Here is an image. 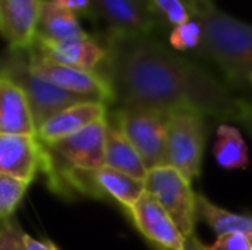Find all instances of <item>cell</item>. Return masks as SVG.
<instances>
[{
	"instance_id": "14",
	"label": "cell",
	"mask_w": 252,
	"mask_h": 250,
	"mask_svg": "<svg viewBox=\"0 0 252 250\" xmlns=\"http://www.w3.org/2000/svg\"><path fill=\"white\" fill-rule=\"evenodd\" d=\"M110 113V108L106 103L101 101H83L74 107H69L67 110L57 113L50 120H47L38 129L36 136L45 146L55 144L62 139L74 136L79 130L96 124L100 120H105Z\"/></svg>"
},
{
	"instance_id": "20",
	"label": "cell",
	"mask_w": 252,
	"mask_h": 250,
	"mask_svg": "<svg viewBox=\"0 0 252 250\" xmlns=\"http://www.w3.org/2000/svg\"><path fill=\"white\" fill-rule=\"evenodd\" d=\"M215 160L225 170H246L249 165V147L237 127L220 124L216 129Z\"/></svg>"
},
{
	"instance_id": "29",
	"label": "cell",
	"mask_w": 252,
	"mask_h": 250,
	"mask_svg": "<svg viewBox=\"0 0 252 250\" xmlns=\"http://www.w3.org/2000/svg\"><path fill=\"white\" fill-rule=\"evenodd\" d=\"M251 83H252V77H251Z\"/></svg>"
},
{
	"instance_id": "9",
	"label": "cell",
	"mask_w": 252,
	"mask_h": 250,
	"mask_svg": "<svg viewBox=\"0 0 252 250\" xmlns=\"http://www.w3.org/2000/svg\"><path fill=\"white\" fill-rule=\"evenodd\" d=\"M106 129L108 117L47 147L53 160L62 167L81 171H96L105 167Z\"/></svg>"
},
{
	"instance_id": "28",
	"label": "cell",
	"mask_w": 252,
	"mask_h": 250,
	"mask_svg": "<svg viewBox=\"0 0 252 250\" xmlns=\"http://www.w3.org/2000/svg\"><path fill=\"white\" fill-rule=\"evenodd\" d=\"M186 250H208V245L202 244V240L197 237L196 233L192 237L187 238V244H186Z\"/></svg>"
},
{
	"instance_id": "7",
	"label": "cell",
	"mask_w": 252,
	"mask_h": 250,
	"mask_svg": "<svg viewBox=\"0 0 252 250\" xmlns=\"http://www.w3.org/2000/svg\"><path fill=\"white\" fill-rule=\"evenodd\" d=\"M103 29L101 41L151 34L159 26L150 0H91L90 17Z\"/></svg>"
},
{
	"instance_id": "13",
	"label": "cell",
	"mask_w": 252,
	"mask_h": 250,
	"mask_svg": "<svg viewBox=\"0 0 252 250\" xmlns=\"http://www.w3.org/2000/svg\"><path fill=\"white\" fill-rule=\"evenodd\" d=\"M30 50L36 52L50 62L76 67V69L94 70V72L101 69L103 62L106 58L105 45L101 43V40L91 36L90 33L60 41V43L34 41V45Z\"/></svg>"
},
{
	"instance_id": "11",
	"label": "cell",
	"mask_w": 252,
	"mask_h": 250,
	"mask_svg": "<svg viewBox=\"0 0 252 250\" xmlns=\"http://www.w3.org/2000/svg\"><path fill=\"white\" fill-rule=\"evenodd\" d=\"M127 214L137 231L156 250H186L187 238L180 233L172 216L150 194H144Z\"/></svg>"
},
{
	"instance_id": "27",
	"label": "cell",
	"mask_w": 252,
	"mask_h": 250,
	"mask_svg": "<svg viewBox=\"0 0 252 250\" xmlns=\"http://www.w3.org/2000/svg\"><path fill=\"white\" fill-rule=\"evenodd\" d=\"M24 244H26V250H59L53 242L50 240H38V238L31 237L26 233L24 237Z\"/></svg>"
},
{
	"instance_id": "2",
	"label": "cell",
	"mask_w": 252,
	"mask_h": 250,
	"mask_svg": "<svg viewBox=\"0 0 252 250\" xmlns=\"http://www.w3.org/2000/svg\"><path fill=\"white\" fill-rule=\"evenodd\" d=\"M192 19L202 28L201 52L232 84L251 83L252 24L223 12L209 0H190Z\"/></svg>"
},
{
	"instance_id": "3",
	"label": "cell",
	"mask_w": 252,
	"mask_h": 250,
	"mask_svg": "<svg viewBox=\"0 0 252 250\" xmlns=\"http://www.w3.org/2000/svg\"><path fill=\"white\" fill-rule=\"evenodd\" d=\"M0 77L12 81L23 89L31 107L36 129H40L45 122L69 107L83 101H91L65 89H60L55 84L34 74L28 60V50L5 48L0 54Z\"/></svg>"
},
{
	"instance_id": "23",
	"label": "cell",
	"mask_w": 252,
	"mask_h": 250,
	"mask_svg": "<svg viewBox=\"0 0 252 250\" xmlns=\"http://www.w3.org/2000/svg\"><path fill=\"white\" fill-rule=\"evenodd\" d=\"M170 47L175 52H187V50H196L202 43V28L196 19L189 21V23L182 24V26L175 28L170 31L168 36Z\"/></svg>"
},
{
	"instance_id": "19",
	"label": "cell",
	"mask_w": 252,
	"mask_h": 250,
	"mask_svg": "<svg viewBox=\"0 0 252 250\" xmlns=\"http://www.w3.org/2000/svg\"><path fill=\"white\" fill-rule=\"evenodd\" d=\"M196 209L197 218L204 221L218 237L225 233H242L252 240V214L230 213L216 206L202 194H197L196 197Z\"/></svg>"
},
{
	"instance_id": "6",
	"label": "cell",
	"mask_w": 252,
	"mask_h": 250,
	"mask_svg": "<svg viewBox=\"0 0 252 250\" xmlns=\"http://www.w3.org/2000/svg\"><path fill=\"white\" fill-rule=\"evenodd\" d=\"M206 134L208 124L202 115L175 113L168 117V167L175 168L190 182L201 175Z\"/></svg>"
},
{
	"instance_id": "5",
	"label": "cell",
	"mask_w": 252,
	"mask_h": 250,
	"mask_svg": "<svg viewBox=\"0 0 252 250\" xmlns=\"http://www.w3.org/2000/svg\"><path fill=\"white\" fill-rule=\"evenodd\" d=\"M146 194L172 216L177 228L186 238L192 237L196 228V197L197 194L190 187V180L172 167H158L148 170L144 178Z\"/></svg>"
},
{
	"instance_id": "24",
	"label": "cell",
	"mask_w": 252,
	"mask_h": 250,
	"mask_svg": "<svg viewBox=\"0 0 252 250\" xmlns=\"http://www.w3.org/2000/svg\"><path fill=\"white\" fill-rule=\"evenodd\" d=\"M26 233L16 218L0 221V250H26Z\"/></svg>"
},
{
	"instance_id": "12",
	"label": "cell",
	"mask_w": 252,
	"mask_h": 250,
	"mask_svg": "<svg viewBox=\"0 0 252 250\" xmlns=\"http://www.w3.org/2000/svg\"><path fill=\"white\" fill-rule=\"evenodd\" d=\"M43 0H0V36L12 50H30L36 41Z\"/></svg>"
},
{
	"instance_id": "22",
	"label": "cell",
	"mask_w": 252,
	"mask_h": 250,
	"mask_svg": "<svg viewBox=\"0 0 252 250\" xmlns=\"http://www.w3.org/2000/svg\"><path fill=\"white\" fill-rule=\"evenodd\" d=\"M151 12L155 14L158 24L172 26V29L192 21L189 2L180 0H150Z\"/></svg>"
},
{
	"instance_id": "1",
	"label": "cell",
	"mask_w": 252,
	"mask_h": 250,
	"mask_svg": "<svg viewBox=\"0 0 252 250\" xmlns=\"http://www.w3.org/2000/svg\"><path fill=\"white\" fill-rule=\"evenodd\" d=\"M106 58L98 72L117 108L163 113H197L239 122L242 101L211 72L184 58L151 34L101 41Z\"/></svg>"
},
{
	"instance_id": "26",
	"label": "cell",
	"mask_w": 252,
	"mask_h": 250,
	"mask_svg": "<svg viewBox=\"0 0 252 250\" xmlns=\"http://www.w3.org/2000/svg\"><path fill=\"white\" fill-rule=\"evenodd\" d=\"M239 124L246 129V132L249 134L252 140V103L251 101H242V110H240Z\"/></svg>"
},
{
	"instance_id": "21",
	"label": "cell",
	"mask_w": 252,
	"mask_h": 250,
	"mask_svg": "<svg viewBox=\"0 0 252 250\" xmlns=\"http://www.w3.org/2000/svg\"><path fill=\"white\" fill-rule=\"evenodd\" d=\"M30 185V182L0 173V221L14 218V213L21 206Z\"/></svg>"
},
{
	"instance_id": "10",
	"label": "cell",
	"mask_w": 252,
	"mask_h": 250,
	"mask_svg": "<svg viewBox=\"0 0 252 250\" xmlns=\"http://www.w3.org/2000/svg\"><path fill=\"white\" fill-rule=\"evenodd\" d=\"M48 167V149L38 136L0 134V173L30 182Z\"/></svg>"
},
{
	"instance_id": "8",
	"label": "cell",
	"mask_w": 252,
	"mask_h": 250,
	"mask_svg": "<svg viewBox=\"0 0 252 250\" xmlns=\"http://www.w3.org/2000/svg\"><path fill=\"white\" fill-rule=\"evenodd\" d=\"M28 60H30L34 74L43 77L48 83L55 84L60 89H65L91 101H101L106 105L112 103L110 87L100 72L50 62L33 50H28Z\"/></svg>"
},
{
	"instance_id": "18",
	"label": "cell",
	"mask_w": 252,
	"mask_h": 250,
	"mask_svg": "<svg viewBox=\"0 0 252 250\" xmlns=\"http://www.w3.org/2000/svg\"><path fill=\"white\" fill-rule=\"evenodd\" d=\"M105 167L132 175L139 180H144L148 175V168L141 154L130 144V140L124 136L122 130L110 120V117L105 142Z\"/></svg>"
},
{
	"instance_id": "15",
	"label": "cell",
	"mask_w": 252,
	"mask_h": 250,
	"mask_svg": "<svg viewBox=\"0 0 252 250\" xmlns=\"http://www.w3.org/2000/svg\"><path fill=\"white\" fill-rule=\"evenodd\" d=\"M36 132L26 94L16 83L0 77V134L36 136Z\"/></svg>"
},
{
	"instance_id": "4",
	"label": "cell",
	"mask_w": 252,
	"mask_h": 250,
	"mask_svg": "<svg viewBox=\"0 0 252 250\" xmlns=\"http://www.w3.org/2000/svg\"><path fill=\"white\" fill-rule=\"evenodd\" d=\"M108 117L136 147L148 170L168 165L166 115L143 108H115L113 113H108Z\"/></svg>"
},
{
	"instance_id": "25",
	"label": "cell",
	"mask_w": 252,
	"mask_h": 250,
	"mask_svg": "<svg viewBox=\"0 0 252 250\" xmlns=\"http://www.w3.org/2000/svg\"><path fill=\"white\" fill-rule=\"evenodd\" d=\"M208 250H252V240L242 233L220 235Z\"/></svg>"
},
{
	"instance_id": "16",
	"label": "cell",
	"mask_w": 252,
	"mask_h": 250,
	"mask_svg": "<svg viewBox=\"0 0 252 250\" xmlns=\"http://www.w3.org/2000/svg\"><path fill=\"white\" fill-rule=\"evenodd\" d=\"M90 178L94 197H108L122 206L127 213L146 194L144 180L110 167H101L100 170L91 171Z\"/></svg>"
},
{
	"instance_id": "17",
	"label": "cell",
	"mask_w": 252,
	"mask_h": 250,
	"mask_svg": "<svg viewBox=\"0 0 252 250\" xmlns=\"http://www.w3.org/2000/svg\"><path fill=\"white\" fill-rule=\"evenodd\" d=\"M86 31H84L79 17L60 5L59 0L43 2L40 19H38L36 41L60 43V41L81 36Z\"/></svg>"
}]
</instances>
